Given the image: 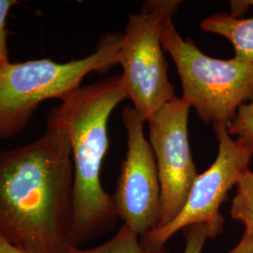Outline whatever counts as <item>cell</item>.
Instances as JSON below:
<instances>
[{"label":"cell","mask_w":253,"mask_h":253,"mask_svg":"<svg viewBox=\"0 0 253 253\" xmlns=\"http://www.w3.org/2000/svg\"><path fill=\"white\" fill-rule=\"evenodd\" d=\"M228 253H253V235L244 232L238 244Z\"/></svg>","instance_id":"15"},{"label":"cell","mask_w":253,"mask_h":253,"mask_svg":"<svg viewBox=\"0 0 253 253\" xmlns=\"http://www.w3.org/2000/svg\"><path fill=\"white\" fill-rule=\"evenodd\" d=\"M33 142L0 151V234L26 253H67L73 165L66 128L46 122Z\"/></svg>","instance_id":"1"},{"label":"cell","mask_w":253,"mask_h":253,"mask_svg":"<svg viewBox=\"0 0 253 253\" xmlns=\"http://www.w3.org/2000/svg\"><path fill=\"white\" fill-rule=\"evenodd\" d=\"M180 4L179 0H170L163 15L161 41L176 66L182 99L205 124L228 126L238 109L253 100V66L235 56L214 58L190 39L184 40L172 21Z\"/></svg>","instance_id":"3"},{"label":"cell","mask_w":253,"mask_h":253,"mask_svg":"<svg viewBox=\"0 0 253 253\" xmlns=\"http://www.w3.org/2000/svg\"><path fill=\"white\" fill-rule=\"evenodd\" d=\"M182 231L186 240L184 253H202L205 243L209 238L207 226L197 223L186 227Z\"/></svg>","instance_id":"14"},{"label":"cell","mask_w":253,"mask_h":253,"mask_svg":"<svg viewBox=\"0 0 253 253\" xmlns=\"http://www.w3.org/2000/svg\"><path fill=\"white\" fill-rule=\"evenodd\" d=\"M213 128L218 145L216 160L206 172L198 174L177 217L166 226L157 228L140 237L145 248L162 249L178 231L197 223L207 226L209 238H215L222 233L224 217L220 207L243 172L250 169L253 147L234 139L225 125Z\"/></svg>","instance_id":"6"},{"label":"cell","mask_w":253,"mask_h":253,"mask_svg":"<svg viewBox=\"0 0 253 253\" xmlns=\"http://www.w3.org/2000/svg\"><path fill=\"white\" fill-rule=\"evenodd\" d=\"M247 4L249 5V7H253V0H250V1H247Z\"/></svg>","instance_id":"17"},{"label":"cell","mask_w":253,"mask_h":253,"mask_svg":"<svg viewBox=\"0 0 253 253\" xmlns=\"http://www.w3.org/2000/svg\"><path fill=\"white\" fill-rule=\"evenodd\" d=\"M121 116L126 152L114 199L119 219L141 237L161 224V183L153 149L144 133L145 119L133 106L123 109Z\"/></svg>","instance_id":"7"},{"label":"cell","mask_w":253,"mask_h":253,"mask_svg":"<svg viewBox=\"0 0 253 253\" xmlns=\"http://www.w3.org/2000/svg\"><path fill=\"white\" fill-rule=\"evenodd\" d=\"M170 0L145 1L129 16L119 46L121 83L145 121L175 97L163 54L161 27Z\"/></svg>","instance_id":"5"},{"label":"cell","mask_w":253,"mask_h":253,"mask_svg":"<svg viewBox=\"0 0 253 253\" xmlns=\"http://www.w3.org/2000/svg\"><path fill=\"white\" fill-rule=\"evenodd\" d=\"M227 130L239 143L253 147V100L238 109Z\"/></svg>","instance_id":"12"},{"label":"cell","mask_w":253,"mask_h":253,"mask_svg":"<svg viewBox=\"0 0 253 253\" xmlns=\"http://www.w3.org/2000/svg\"><path fill=\"white\" fill-rule=\"evenodd\" d=\"M121 39L120 33L104 34L94 53L65 63L42 58L0 66V141L22 132L43 101L61 100L87 74L118 64Z\"/></svg>","instance_id":"4"},{"label":"cell","mask_w":253,"mask_h":253,"mask_svg":"<svg viewBox=\"0 0 253 253\" xmlns=\"http://www.w3.org/2000/svg\"><path fill=\"white\" fill-rule=\"evenodd\" d=\"M200 28L227 39L235 49V56L253 66V17L236 18L226 12L204 19Z\"/></svg>","instance_id":"9"},{"label":"cell","mask_w":253,"mask_h":253,"mask_svg":"<svg viewBox=\"0 0 253 253\" xmlns=\"http://www.w3.org/2000/svg\"><path fill=\"white\" fill-rule=\"evenodd\" d=\"M230 214L233 219L241 222L245 233L253 235V171L247 170L235 185Z\"/></svg>","instance_id":"11"},{"label":"cell","mask_w":253,"mask_h":253,"mask_svg":"<svg viewBox=\"0 0 253 253\" xmlns=\"http://www.w3.org/2000/svg\"><path fill=\"white\" fill-rule=\"evenodd\" d=\"M190 109L175 96L147 120L162 190L163 217L158 228L177 217L199 174L189 141Z\"/></svg>","instance_id":"8"},{"label":"cell","mask_w":253,"mask_h":253,"mask_svg":"<svg viewBox=\"0 0 253 253\" xmlns=\"http://www.w3.org/2000/svg\"><path fill=\"white\" fill-rule=\"evenodd\" d=\"M119 74L68 93L51 110L47 121L60 124L70 138L73 165L71 246L99 238L119 220L114 196L103 189L100 171L109 148L108 121L126 100Z\"/></svg>","instance_id":"2"},{"label":"cell","mask_w":253,"mask_h":253,"mask_svg":"<svg viewBox=\"0 0 253 253\" xmlns=\"http://www.w3.org/2000/svg\"><path fill=\"white\" fill-rule=\"evenodd\" d=\"M67 253H172L166 250L165 247L162 249H147L144 247L140 236L136 235L126 225L118 230V233L108 241L92 249H81L80 247L70 246Z\"/></svg>","instance_id":"10"},{"label":"cell","mask_w":253,"mask_h":253,"mask_svg":"<svg viewBox=\"0 0 253 253\" xmlns=\"http://www.w3.org/2000/svg\"><path fill=\"white\" fill-rule=\"evenodd\" d=\"M18 4L16 0H0V66L10 63L8 46L9 32L7 29V18L9 10Z\"/></svg>","instance_id":"13"},{"label":"cell","mask_w":253,"mask_h":253,"mask_svg":"<svg viewBox=\"0 0 253 253\" xmlns=\"http://www.w3.org/2000/svg\"><path fill=\"white\" fill-rule=\"evenodd\" d=\"M0 253H26L21 251L17 247L10 244L0 234Z\"/></svg>","instance_id":"16"}]
</instances>
